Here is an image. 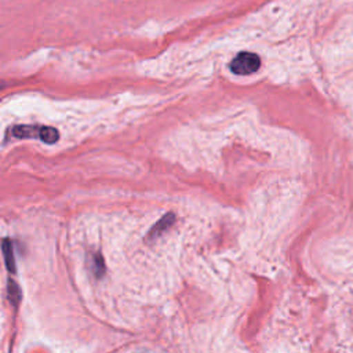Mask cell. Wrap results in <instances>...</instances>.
Returning a JSON list of instances; mask_svg holds the SVG:
<instances>
[{"label": "cell", "mask_w": 353, "mask_h": 353, "mask_svg": "<svg viewBox=\"0 0 353 353\" xmlns=\"http://www.w3.org/2000/svg\"><path fill=\"white\" fill-rule=\"evenodd\" d=\"M15 138H39L46 143H55L59 139V132L54 127L47 125H15L11 128Z\"/></svg>", "instance_id": "obj_1"}, {"label": "cell", "mask_w": 353, "mask_h": 353, "mask_svg": "<svg viewBox=\"0 0 353 353\" xmlns=\"http://www.w3.org/2000/svg\"><path fill=\"white\" fill-rule=\"evenodd\" d=\"M261 66V59L256 54L252 52H240L237 57L230 62V69L236 74H251L256 72Z\"/></svg>", "instance_id": "obj_2"}, {"label": "cell", "mask_w": 353, "mask_h": 353, "mask_svg": "<svg viewBox=\"0 0 353 353\" xmlns=\"http://www.w3.org/2000/svg\"><path fill=\"white\" fill-rule=\"evenodd\" d=\"M174 221H175L174 214H165V215L152 228V230L148 233V240H154V239L160 237L167 229L171 228V225L174 223Z\"/></svg>", "instance_id": "obj_3"}, {"label": "cell", "mask_w": 353, "mask_h": 353, "mask_svg": "<svg viewBox=\"0 0 353 353\" xmlns=\"http://www.w3.org/2000/svg\"><path fill=\"white\" fill-rule=\"evenodd\" d=\"M1 250H3V255H4V263L7 266V269L14 273L17 266H15V259H14V250H12V243L11 240L6 239L3 240V244H1Z\"/></svg>", "instance_id": "obj_4"}, {"label": "cell", "mask_w": 353, "mask_h": 353, "mask_svg": "<svg viewBox=\"0 0 353 353\" xmlns=\"http://www.w3.org/2000/svg\"><path fill=\"white\" fill-rule=\"evenodd\" d=\"M88 265H90L91 272H92L95 276L101 277V276L103 274V272H105V265H103V261H102L101 255H98V254L90 255V256H88Z\"/></svg>", "instance_id": "obj_5"}, {"label": "cell", "mask_w": 353, "mask_h": 353, "mask_svg": "<svg viewBox=\"0 0 353 353\" xmlns=\"http://www.w3.org/2000/svg\"><path fill=\"white\" fill-rule=\"evenodd\" d=\"M8 292H10V298L14 303H17L19 301V288L18 285H15L11 280H10V284H8Z\"/></svg>", "instance_id": "obj_6"}, {"label": "cell", "mask_w": 353, "mask_h": 353, "mask_svg": "<svg viewBox=\"0 0 353 353\" xmlns=\"http://www.w3.org/2000/svg\"><path fill=\"white\" fill-rule=\"evenodd\" d=\"M1 87H3V84H1V83H0V88H1Z\"/></svg>", "instance_id": "obj_7"}]
</instances>
